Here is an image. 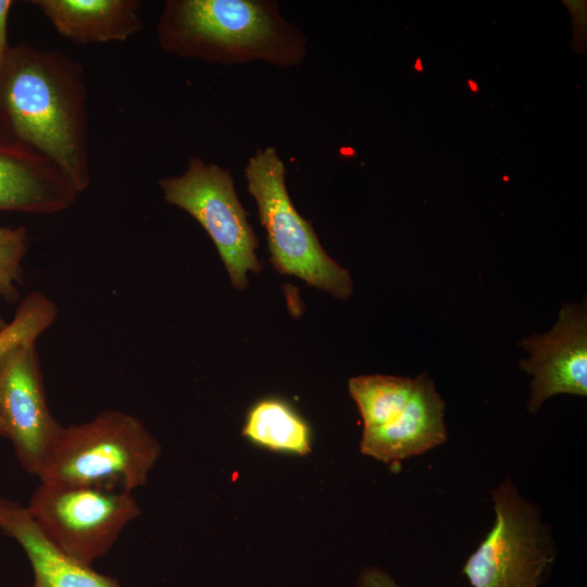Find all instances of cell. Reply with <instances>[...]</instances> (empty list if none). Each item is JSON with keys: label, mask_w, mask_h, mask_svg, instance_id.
<instances>
[{"label": "cell", "mask_w": 587, "mask_h": 587, "mask_svg": "<svg viewBox=\"0 0 587 587\" xmlns=\"http://www.w3.org/2000/svg\"><path fill=\"white\" fill-rule=\"evenodd\" d=\"M26 508L50 542L87 565L105 555L141 513L126 490L43 482Z\"/></svg>", "instance_id": "cell-6"}, {"label": "cell", "mask_w": 587, "mask_h": 587, "mask_svg": "<svg viewBox=\"0 0 587 587\" xmlns=\"http://www.w3.org/2000/svg\"><path fill=\"white\" fill-rule=\"evenodd\" d=\"M0 436L5 437V432H4V427H3V424L1 422V420H0Z\"/></svg>", "instance_id": "cell-20"}, {"label": "cell", "mask_w": 587, "mask_h": 587, "mask_svg": "<svg viewBox=\"0 0 587 587\" xmlns=\"http://www.w3.org/2000/svg\"><path fill=\"white\" fill-rule=\"evenodd\" d=\"M469 86L471 87L472 91L476 92L478 87L473 80H469Z\"/></svg>", "instance_id": "cell-19"}, {"label": "cell", "mask_w": 587, "mask_h": 587, "mask_svg": "<svg viewBox=\"0 0 587 587\" xmlns=\"http://www.w3.org/2000/svg\"><path fill=\"white\" fill-rule=\"evenodd\" d=\"M55 30L77 45L125 41L143 28L138 0H33Z\"/></svg>", "instance_id": "cell-13"}, {"label": "cell", "mask_w": 587, "mask_h": 587, "mask_svg": "<svg viewBox=\"0 0 587 587\" xmlns=\"http://www.w3.org/2000/svg\"><path fill=\"white\" fill-rule=\"evenodd\" d=\"M161 446L134 415L107 410L63 432L38 478L132 492L148 483Z\"/></svg>", "instance_id": "cell-3"}, {"label": "cell", "mask_w": 587, "mask_h": 587, "mask_svg": "<svg viewBox=\"0 0 587 587\" xmlns=\"http://www.w3.org/2000/svg\"><path fill=\"white\" fill-rule=\"evenodd\" d=\"M29 238L24 226L0 227V298L14 303L24 282L22 262L28 250Z\"/></svg>", "instance_id": "cell-16"}, {"label": "cell", "mask_w": 587, "mask_h": 587, "mask_svg": "<svg viewBox=\"0 0 587 587\" xmlns=\"http://www.w3.org/2000/svg\"><path fill=\"white\" fill-rule=\"evenodd\" d=\"M164 199L191 215L209 234L232 284L243 289L247 272L259 273L257 237L228 170L192 157L185 172L159 182Z\"/></svg>", "instance_id": "cell-8"}, {"label": "cell", "mask_w": 587, "mask_h": 587, "mask_svg": "<svg viewBox=\"0 0 587 587\" xmlns=\"http://www.w3.org/2000/svg\"><path fill=\"white\" fill-rule=\"evenodd\" d=\"M496 519L463 574L473 587H538L554 554L539 512L511 479L492 490Z\"/></svg>", "instance_id": "cell-7"}, {"label": "cell", "mask_w": 587, "mask_h": 587, "mask_svg": "<svg viewBox=\"0 0 587 587\" xmlns=\"http://www.w3.org/2000/svg\"><path fill=\"white\" fill-rule=\"evenodd\" d=\"M172 54L221 64L264 61L290 67L305 57V37L270 0H168L157 25Z\"/></svg>", "instance_id": "cell-2"}, {"label": "cell", "mask_w": 587, "mask_h": 587, "mask_svg": "<svg viewBox=\"0 0 587 587\" xmlns=\"http://www.w3.org/2000/svg\"><path fill=\"white\" fill-rule=\"evenodd\" d=\"M242 436L273 452L305 455L312 450L309 424L278 398L262 399L249 410Z\"/></svg>", "instance_id": "cell-14"}, {"label": "cell", "mask_w": 587, "mask_h": 587, "mask_svg": "<svg viewBox=\"0 0 587 587\" xmlns=\"http://www.w3.org/2000/svg\"><path fill=\"white\" fill-rule=\"evenodd\" d=\"M79 193L50 159L0 136V211L58 213L73 205Z\"/></svg>", "instance_id": "cell-11"}, {"label": "cell", "mask_w": 587, "mask_h": 587, "mask_svg": "<svg viewBox=\"0 0 587 587\" xmlns=\"http://www.w3.org/2000/svg\"><path fill=\"white\" fill-rule=\"evenodd\" d=\"M0 529L24 549L34 571L32 586L121 587L114 578L96 572L57 548L38 528L26 507L0 498Z\"/></svg>", "instance_id": "cell-12"}, {"label": "cell", "mask_w": 587, "mask_h": 587, "mask_svg": "<svg viewBox=\"0 0 587 587\" xmlns=\"http://www.w3.org/2000/svg\"><path fill=\"white\" fill-rule=\"evenodd\" d=\"M521 346L530 355L521 367L533 375L527 408L536 412L557 394L587 396L586 304H566L548 333L527 337Z\"/></svg>", "instance_id": "cell-10"}, {"label": "cell", "mask_w": 587, "mask_h": 587, "mask_svg": "<svg viewBox=\"0 0 587 587\" xmlns=\"http://www.w3.org/2000/svg\"><path fill=\"white\" fill-rule=\"evenodd\" d=\"M55 303L40 291L28 294L18 304L13 320L0 328V359L13 348L36 342L57 320Z\"/></svg>", "instance_id": "cell-15"}, {"label": "cell", "mask_w": 587, "mask_h": 587, "mask_svg": "<svg viewBox=\"0 0 587 587\" xmlns=\"http://www.w3.org/2000/svg\"><path fill=\"white\" fill-rule=\"evenodd\" d=\"M12 4L13 2L11 0H0V68L11 49L8 41V17Z\"/></svg>", "instance_id": "cell-17"}, {"label": "cell", "mask_w": 587, "mask_h": 587, "mask_svg": "<svg viewBox=\"0 0 587 587\" xmlns=\"http://www.w3.org/2000/svg\"><path fill=\"white\" fill-rule=\"evenodd\" d=\"M245 176L267 234L275 268L346 299L352 291L351 277L325 252L312 224L291 202L286 187V167L276 149L257 150L247 162Z\"/></svg>", "instance_id": "cell-5"}, {"label": "cell", "mask_w": 587, "mask_h": 587, "mask_svg": "<svg viewBox=\"0 0 587 587\" xmlns=\"http://www.w3.org/2000/svg\"><path fill=\"white\" fill-rule=\"evenodd\" d=\"M0 420L21 465L38 477L64 426L49 409L35 342L0 359Z\"/></svg>", "instance_id": "cell-9"}, {"label": "cell", "mask_w": 587, "mask_h": 587, "mask_svg": "<svg viewBox=\"0 0 587 587\" xmlns=\"http://www.w3.org/2000/svg\"><path fill=\"white\" fill-rule=\"evenodd\" d=\"M359 587H399L386 573L377 569H366L360 577Z\"/></svg>", "instance_id": "cell-18"}, {"label": "cell", "mask_w": 587, "mask_h": 587, "mask_svg": "<svg viewBox=\"0 0 587 587\" xmlns=\"http://www.w3.org/2000/svg\"><path fill=\"white\" fill-rule=\"evenodd\" d=\"M84 68L55 51L21 42L0 68V136L55 163L83 192L90 184Z\"/></svg>", "instance_id": "cell-1"}, {"label": "cell", "mask_w": 587, "mask_h": 587, "mask_svg": "<svg viewBox=\"0 0 587 587\" xmlns=\"http://www.w3.org/2000/svg\"><path fill=\"white\" fill-rule=\"evenodd\" d=\"M348 387L363 420V454L396 462L447 440L445 402L426 374L358 376Z\"/></svg>", "instance_id": "cell-4"}]
</instances>
